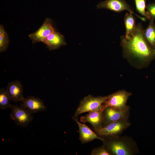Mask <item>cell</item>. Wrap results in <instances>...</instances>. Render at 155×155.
<instances>
[{
  "label": "cell",
  "instance_id": "cell-1",
  "mask_svg": "<svg viewBox=\"0 0 155 155\" xmlns=\"http://www.w3.org/2000/svg\"><path fill=\"white\" fill-rule=\"evenodd\" d=\"M144 30L142 24H138L127 36L121 37V43L127 55L140 60L149 61L155 55L145 38Z\"/></svg>",
  "mask_w": 155,
  "mask_h": 155
},
{
  "label": "cell",
  "instance_id": "cell-2",
  "mask_svg": "<svg viewBox=\"0 0 155 155\" xmlns=\"http://www.w3.org/2000/svg\"><path fill=\"white\" fill-rule=\"evenodd\" d=\"M112 137L113 138L106 144V150L111 155H132L138 152L136 144L130 138L119 135Z\"/></svg>",
  "mask_w": 155,
  "mask_h": 155
},
{
  "label": "cell",
  "instance_id": "cell-3",
  "mask_svg": "<svg viewBox=\"0 0 155 155\" xmlns=\"http://www.w3.org/2000/svg\"><path fill=\"white\" fill-rule=\"evenodd\" d=\"M108 96L95 97L89 95L85 97L76 110L75 116L77 117L84 113L94 111H101L102 105Z\"/></svg>",
  "mask_w": 155,
  "mask_h": 155
},
{
  "label": "cell",
  "instance_id": "cell-4",
  "mask_svg": "<svg viewBox=\"0 0 155 155\" xmlns=\"http://www.w3.org/2000/svg\"><path fill=\"white\" fill-rule=\"evenodd\" d=\"M131 93L125 90H121L108 96L102 105L101 111L108 106L119 109H125L129 107L127 105V100Z\"/></svg>",
  "mask_w": 155,
  "mask_h": 155
},
{
  "label": "cell",
  "instance_id": "cell-5",
  "mask_svg": "<svg viewBox=\"0 0 155 155\" xmlns=\"http://www.w3.org/2000/svg\"><path fill=\"white\" fill-rule=\"evenodd\" d=\"M131 125L128 119L111 122L103 127L95 130L99 135L114 136L119 135Z\"/></svg>",
  "mask_w": 155,
  "mask_h": 155
},
{
  "label": "cell",
  "instance_id": "cell-6",
  "mask_svg": "<svg viewBox=\"0 0 155 155\" xmlns=\"http://www.w3.org/2000/svg\"><path fill=\"white\" fill-rule=\"evenodd\" d=\"M10 118L16 125L22 127H27L33 119L32 114L22 106L11 105Z\"/></svg>",
  "mask_w": 155,
  "mask_h": 155
},
{
  "label": "cell",
  "instance_id": "cell-7",
  "mask_svg": "<svg viewBox=\"0 0 155 155\" xmlns=\"http://www.w3.org/2000/svg\"><path fill=\"white\" fill-rule=\"evenodd\" d=\"M97 6L99 9H107L117 12L127 10L135 15L142 21H145L146 20L145 18L142 17L135 13L124 0H106L100 2Z\"/></svg>",
  "mask_w": 155,
  "mask_h": 155
},
{
  "label": "cell",
  "instance_id": "cell-8",
  "mask_svg": "<svg viewBox=\"0 0 155 155\" xmlns=\"http://www.w3.org/2000/svg\"><path fill=\"white\" fill-rule=\"evenodd\" d=\"M129 107L119 109L111 106L106 108L103 111V121L106 125L114 121L128 119Z\"/></svg>",
  "mask_w": 155,
  "mask_h": 155
},
{
  "label": "cell",
  "instance_id": "cell-9",
  "mask_svg": "<svg viewBox=\"0 0 155 155\" xmlns=\"http://www.w3.org/2000/svg\"><path fill=\"white\" fill-rule=\"evenodd\" d=\"M53 23L51 19L46 18L42 24L37 30L28 35L33 44L42 42L46 36L56 30Z\"/></svg>",
  "mask_w": 155,
  "mask_h": 155
},
{
  "label": "cell",
  "instance_id": "cell-10",
  "mask_svg": "<svg viewBox=\"0 0 155 155\" xmlns=\"http://www.w3.org/2000/svg\"><path fill=\"white\" fill-rule=\"evenodd\" d=\"M21 101V106L32 114L44 111L46 108L41 99L34 96H29L26 98L24 97Z\"/></svg>",
  "mask_w": 155,
  "mask_h": 155
},
{
  "label": "cell",
  "instance_id": "cell-11",
  "mask_svg": "<svg viewBox=\"0 0 155 155\" xmlns=\"http://www.w3.org/2000/svg\"><path fill=\"white\" fill-rule=\"evenodd\" d=\"M6 90L11 100L14 102L21 101L24 97L23 95V86L18 80L9 82Z\"/></svg>",
  "mask_w": 155,
  "mask_h": 155
},
{
  "label": "cell",
  "instance_id": "cell-12",
  "mask_svg": "<svg viewBox=\"0 0 155 155\" xmlns=\"http://www.w3.org/2000/svg\"><path fill=\"white\" fill-rule=\"evenodd\" d=\"M42 42L50 51L57 49L66 44L64 36L56 30L46 36Z\"/></svg>",
  "mask_w": 155,
  "mask_h": 155
},
{
  "label": "cell",
  "instance_id": "cell-13",
  "mask_svg": "<svg viewBox=\"0 0 155 155\" xmlns=\"http://www.w3.org/2000/svg\"><path fill=\"white\" fill-rule=\"evenodd\" d=\"M80 121L84 123H89L95 130L98 129L102 127L103 121V112L98 110L89 112L86 115L81 116Z\"/></svg>",
  "mask_w": 155,
  "mask_h": 155
},
{
  "label": "cell",
  "instance_id": "cell-14",
  "mask_svg": "<svg viewBox=\"0 0 155 155\" xmlns=\"http://www.w3.org/2000/svg\"><path fill=\"white\" fill-rule=\"evenodd\" d=\"M78 125L79 130L80 139L82 143L89 142L94 139H98L102 141L104 140L98 136L89 128L84 124L80 122L78 119L73 117Z\"/></svg>",
  "mask_w": 155,
  "mask_h": 155
},
{
  "label": "cell",
  "instance_id": "cell-15",
  "mask_svg": "<svg viewBox=\"0 0 155 155\" xmlns=\"http://www.w3.org/2000/svg\"><path fill=\"white\" fill-rule=\"evenodd\" d=\"M145 38L148 44L155 49V24L153 20H150L149 24L144 30Z\"/></svg>",
  "mask_w": 155,
  "mask_h": 155
},
{
  "label": "cell",
  "instance_id": "cell-16",
  "mask_svg": "<svg viewBox=\"0 0 155 155\" xmlns=\"http://www.w3.org/2000/svg\"><path fill=\"white\" fill-rule=\"evenodd\" d=\"M133 14L130 13H127L124 17V23L126 29L125 36H126L132 32L136 27L135 20Z\"/></svg>",
  "mask_w": 155,
  "mask_h": 155
},
{
  "label": "cell",
  "instance_id": "cell-17",
  "mask_svg": "<svg viewBox=\"0 0 155 155\" xmlns=\"http://www.w3.org/2000/svg\"><path fill=\"white\" fill-rule=\"evenodd\" d=\"M11 99L6 92V89L2 88L0 89V108L5 110L10 108L11 106Z\"/></svg>",
  "mask_w": 155,
  "mask_h": 155
},
{
  "label": "cell",
  "instance_id": "cell-18",
  "mask_svg": "<svg viewBox=\"0 0 155 155\" xmlns=\"http://www.w3.org/2000/svg\"><path fill=\"white\" fill-rule=\"evenodd\" d=\"M9 42L8 34L5 31L0 36V52H5L7 49Z\"/></svg>",
  "mask_w": 155,
  "mask_h": 155
},
{
  "label": "cell",
  "instance_id": "cell-19",
  "mask_svg": "<svg viewBox=\"0 0 155 155\" xmlns=\"http://www.w3.org/2000/svg\"><path fill=\"white\" fill-rule=\"evenodd\" d=\"M137 11L144 17H146V0H134Z\"/></svg>",
  "mask_w": 155,
  "mask_h": 155
},
{
  "label": "cell",
  "instance_id": "cell-20",
  "mask_svg": "<svg viewBox=\"0 0 155 155\" xmlns=\"http://www.w3.org/2000/svg\"><path fill=\"white\" fill-rule=\"evenodd\" d=\"M146 8L147 10L146 17L150 20H154L155 19V3L149 4Z\"/></svg>",
  "mask_w": 155,
  "mask_h": 155
},
{
  "label": "cell",
  "instance_id": "cell-21",
  "mask_svg": "<svg viewBox=\"0 0 155 155\" xmlns=\"http://www.w3.org/2000/svg\"><path fill=\"white\" fill-rule=\"evenodd\" d=\"M92 155H110V154L107 151L104 146L93 150L91 153Z\"/></svg>",
  "mask_w": 155,
  "mask_h": 155
},
{
  "label": "cell",
  "instance_id": "cell-22",
  "mask_svg": "<svg viewBox=\"0 0 155 155\" xmlns=\"http://www.w3.org/2000/svg\"><path fill=\"white\" fill-rule=\"evenodd\" d=\"M5 32L3 26L1 24L0 25V36L3 34Z\"/></svg>",
  "mask_w": 155,
  "mask_h": 155
},
{
  "label": "cell",
  "instance_id": "cell-23",
  "mask_svg": "<svg viewBox=\"0 0 155 155\" xmlns=\"http://www.w3.org/2000/svg\"><path fill=\"white\" fill-rule=\"evenodd\" d=\"M153 51L154 54L155 55V49H153Z\"/></svg>",
  "mask_w": 155,
  "mask_h": 155
}]
</instances>
